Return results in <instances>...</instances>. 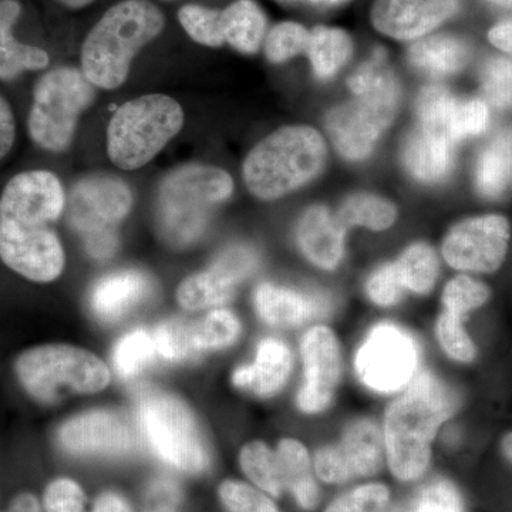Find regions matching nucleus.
Here are the masks:
<instances>
[{
	"label": "nucleus",
	"instance_id": "f257e3e1",
	"mask_svg": "<svg viewBox=\"0 0 512 512\" xmlns=\"http://www.w3.org/2000/svg\"><path fill=\"white\" fill-rule=\"evenodd\" d=\"M456 410L453 393L429 370H421L384 417L387 463L397 480L414 481L430 464L431 443L441 424Z\"/></svg>",
	"mask_w": 512,
	"mask_h": 512
},
{
	"label": "nucleus",
	"instance_id": "f03ea898",
	"mask_svg": "<svg viewBox=\"0 0 512 512\" xmlns=\"http://www.w3.org/2000/svg\"><path fill=\"white\" fill-rule=\"evenodd\" d=\"M348 84L355 99L330 111L326 128L333 146L346 160L360 161L370 156L383 131L392 124L399 109L400 89L382 49L357 67Z\"/></svg>",
	"mask_w": 512,
	"mask_h": 512
},
{
	"label": "nucleus",
	"instance_id": "7ed1b4c3",
	"mask_svg": "<svg viewBox=\"0 0 512 512\" xmlns=\"http://www.w3.org/2000/svg\"><path fill=\"white\" fill-rule=\"evenodd\" d=\"M163 12L148 0L111 6L82 47V72L97 89H119L137 53L163 32Z\"/></svg>",
	"mask_w": 512,
	"mask_h": 512
},
{
	"label": "nucleus",
	"instance_id": "20e7f679",
	"mask_svg": "<svg viewBox=\"0 0 512 512\" xmlns=\"http://www.w3.org/2000/svg\"><path fill=\"white\" fill-rule=\"evenodd\" d=\"M234 181L222 168L190 164L168 174L160 185L157 224L161 237L184 248L204 234L215 207L231 197Z\"/></svg>",
	"mask_w": 512,
	"mask_h": 512
},
{
	"label": "nucleus",
	"instance_id": "39448f33",
	"mask_svg": "<svg viewBox=\"0 0 512 512\" xmlns=\"http://www.w3.org/2000/svg\"><path fill=\"white\" fill-rule=\"evenodd\" d=\"M325 161V141L313 128H279L248 154L245 184L259 200H276L308 184Z\"/></svg>",
	"mask_w": 512,
	"mask_h": 512
},
{
	"label": "nucleus",
	"instance_id": "423d86ee",
	"mask_svg": "<svg viewBox=\"0 0 512 512\" xmlns=\"http://www.w3.org/2000/svg\"><path fill=\"white\" fill-rule=\"evenodd\" d=\"M15 372L25 392L42 404H56L73 394L101 392L111 379L109 367L92 352L60 343L20 353Z\"/></svg>",
	"mask_w": 512,
	"mask_h": 512
},
{
	"label": "nucleus",
	"instance_id": "0eeeda50",
	"mask_svg": "<svg viewBox=\"0 0 512 512\" xmlns=\"http://www.w3.org/2000/svg\"><path fill=\"white\" fill-rule=\"evenodd\" d=\"M183 126V107L173 97L148 94L127 101L111 117L107 128L111 163L126 171L144 167Z\"/></svg>",
	"mask_w": 512,
	"mask_h": 512
},
{
	"label": "nucleus",
	"instance_id": "6e6552de",
	"mask_svg": "<svg viewBox=\"0 0 512 512\" xmlns=\"http://www.w3.org/2000/svg\"><path fill=\"white\" fill-rule=\"evenodd\" d=\"M137 421L148 446L168 466L202 474L211 466L210 451L190 407L161 390H147L137 400Z\"/></svg>",
	"mask_w": 512,
	"mask_h": 512
},
{
	"label": "nucleus",
	"instance_id": "1a4fd4ad",
	"mask_svg": "<svg viewBox=\"0 0 512 512\" xmlns=\"http://www.w3.org/2000/svg\"><path fill=\"white\" fill-rule=\"evenodd\" d=\"M96 86L82 70L57 67L40 77L28 119L30 140L50 153L72 146L80 116L96 99Z\"/></svg>",
	"mask_w": 512,
	"mask_h": 512
},
{
	"label": "nucleus",
	"instance_id": "9d476101",
	"mask_svg": "<svg viewBox=\"0 0 512 512\" xmlns=\"http://www.w3.org/2000/svg\"><path fill=\"white\" fill-rule=\"evenodd\" d=\"M420 349L406 330L379 323L357 350L355 367L360 382L379 393L402 390L419 372Z\"/></svg>",
	"mask_w": 512,
	"mask_h": 512
},
{
	"label": "nucleus",
	"instance_id": "9b49d317",
	"mask_svg": "<svg viewBox=\"0 0 512 512\" xmlns=\"http://www.w3.org/2000/svg\"><path fill=\"white\" fill-rule=\"evenodd\" d=\"M386 448L382 430L372 420L350 424L335 446L323 447L313 458L316 476L326 484H345L372 477L383 466Z\"/></svg>",
	"mask_w": 512,
	"mask_h": 512
},
{
	"label": "nucleus",
	"instance_id": "f8f14e48",
	"mask_svg": "<svg viewBox=\"0 0 512 512\" xmlns=\"http://www.w3.org/2000/svg\"><path fill=\"white\" fill-rule=\"evenodd\" d=\"M0 258L16 274L37 284H49L62 275L66 255L49 225H20L0 221Z\"/></svg>",
	"mask_w": 512,
	"mask_h": 512
},
{
	"label": "nucleus",
	"instance_id": "ddd939ff",
	"mask_svg": "<svg viewBox=\"0 0 512 512\" xmlns=\"http://www.w3.org/2000/svg\"><path fill=\"white\" fill-rule=\"evenodd\" d=\"M510 242V224L500 215L470 218L448 232L443 256L451 268L466 272L497 271Z\"/></svg>",
	"mask_w": 512,
	"mask_h": 512
},
{
	"label": "nucleus",
	"instance_id": "4468645a",
	"mask_svg": "<svg viewBox=\"0 0 512 512\" xmlns=\"http://www.w3.org/2000/svg\"><path fill=\"white\" fill-rule=\"evenodd\" d=\"M66 194L50 171H25L15 175L0 195V221L20 225H49L59 220Z\"/></svg>",
	"mask_w": 512,
	"mask_h": 512
},
{
	"label": "nucleus",
	"instance_id": "2eb2a0df",
	"mask_svg": "<svg viewBox=\"0 0 512 512\" xmlns=\"http://www.w3.org/2000/svg\"><path fill=\"white\" fill-rule=\"evenodd\" d=\"M303 382L298 406L303 413L316 414L328 409L342 375V356L335 333L326 326H315L301 340Z\"/></svg>",
	"mask_w": 512,
	"mask_h": 512
},
{
	"label": "nucleus",
	"instance_id": "dca6fc26",
	"mask_svg": "<svg viewBox=\"0 0 512 512\" xmlns=\"http://www.w3.org/2000/svg\"><path fill=\"white\" fill-rule=\"evenodd\" d=\"M258 256L251 248L232 247L210 268L185 279L177 291L178 303L188 311L217 308L231 301L238 286L254 274Z\"/></svg>",
	"mask_w": 512,
	"mask_h": 512
},
{
	"label": "nucleus",
	"instance_id": "f3484780",
	"mask_svg": "<svg viewBox=\"0 0 512 512\" xmlns=\"http://www.w3.org/2000/svg\"><path fill=\"white\" fill-rule=\"evenodd\" d=\"M57 443L80 457H120L136 447L130 424L119 413L93 410L74 416L57 430Z\"/></svg>",
	"mask_w": 512,
	"mask_h": 512
},
{
	"label": "nucleus",
	"instance_id": "a211bd4d",
	"mask_svg": "<svg viewBox=\"0 0 512 512\" xmlns=\"http://www.w3.org/2000/svg\"><path fill=\"white\" fill-rule=\"evenodd\" d=\"M133 207V194L113 177H89L74 185L69 198V220L84 237L113 231Z\"/></svg>",
	"mask_w": 512,
	"mask_h": 512
},
{
	"label": "nucleus",
	"instance_id": "6ab92c4d",
	"mask_svg": "<svg viewBox=\"0 0 512 512\" xmlns=\"http://www.w3.org/2000/svg\"><path fill=\"white\" fill-rule=\"evenodd\" d=\"M460 8V0H376L372 22L383 35L417 39L439 28Z\"/></svg>",
	"mask_w": 512,
	"mask_h": 512
},
{
	"label": "nucleus",
	"instance_id": "aec40b11",
	"mask_svg": "<svg viewBox=\"0 0 512 512\" xmlns=\"http://www.w3.org/2000/svg\"><path fill=\"white\" fill-rule=\"evenodd\" d=\"M346 225L339 215L325 207H312L302 215L296 228V242L306 259L332 271L345 256Z\"/></svg>",
	"mask_w": 512,
	"mask_h": 512
},
{
	"label": "nucleus",
	"instance_id": "412c9836",
	"mask_svg": "<svg viewBox=\"0 0 512 512\" xmlns=\"http://www.w3.org/2000/svg\"><path fill=\"white\" fill-rule=\"evenodd\" d=\"M153 284L144 272L126 269L103 276L90 292V308L101 322H119L146 301Z\"/></svg>",
	"mask_w": 512,
	"mask_h": 512
},
{
	"label": "nucleus",
	"instance_id": "4be33fe9",
	"mask_svg": "<svg viewBox=\"0 0 512 512\" xmlns=\"http://www.w3.org/2000/svg\"><path fill=\"white\" fill-rule=\"evenodd\" d=\"M292 372V353L282 340L266 338L256 348L254 363L238 367L232 383L255 396H275L288 382Z\"/></svg>",
	"mask_w": 512,
	"mask_h": 512
},
{
	"label": "nucleus",
	"instance_id": "5701e85b",
	"mask_svg": "<svg viewBox=\"0 0 512 512\" xmlns=\"http://www.w3.org/2000/svg\"><path fill=\"white\" fill-rule=\"evenodd\" d=\"M454 141L441 131L419 126L407 138L403 163L423 183H440L454 164Z\"/></svg>",
	"mask_w": 512,
	"mask_h": 512
},
{
	"label": "nucleus",
	"instance_id": "b1692460",
	"mask_svg": "<svg viewBox=\"0 0 512 512\" xmlns=\"http://www.w3.org/2000/svg\"><path fill=\"white\" fill-rule=\"evenodd\" d=\"M259 318L271 326H299L318 318L328 306L319 296L274 284L259 285L254 295Z\"/></svg>",
	"mask_w": 512,
	"mask_h": 512
},
{
	"label": "nucleus",
	"instance_id": "393cba45",
	"mask_svg": "<svg viewBox=\"0 0 512 512\" xmlns=\"http://www.w3.org/2000/svg\"><path fill=\"white\" fill-rule=\"evenodd\" d=\"M22 15L18 0H0V80H13L20 74L49 66L50 57L40 47L19 42L13 28Z\"/></svg>",
	"mask_w": 512,
	"mask_h": 512
},
{
	"label": "nucleus",
	"instance_id": "a878e982",
	"mask_svg": "<svg viewBox=\"0 0 512 512\" xmlns=\"http://www.w3.org/2000/svg\"><path fill=\"white\" fill-rule=\"evenodd\" d=\"M275 454L284 493H291L303 510H313L319 503V488L308 450L299 441L284 439L279 441Z\"/></svg>",
	"mask_w": 512,
	"mask_h": 512
},
{
	"label": "nucleus",
	"instance_id": "bb28decb",
	"mask_svg": "<svg viewBox=\"0 0 512 512\" xmlns=\"http://www.w3.org/2000/svg\"><path fill=\"white\" fill-rule=\"evenodd\" d=\"M407 59L419 72L443 77L460 72L467 66L471 59V47L460 37L429 36L410 47Z\"/></svg>",
	"mask_w": 512,
	"mask_h": 512
},
{
	"label": "nucleus",
	"instance_id": "cd10ccee",
	"mask_svg": "<svg viewBox=\"0 0 512 512\" xmlns=\"http://www.w3.org/2000/svg\"><path fill=\"white\" fill-rule=\"evenodd\" d=\"M221 32L229 46L245 55H254L265 39L264 12L254 0H237L221 10Z\"/></svg>",
	"mask_w": 512,
	"mask_h": 512
},
{
	"label": "nucleus",
	"instance_id": "c85d7f7f",
	"mask_svg": "<svg viewBox=\"0 0 512 512\" xmlns=\"http://www.w3.org/2000/svg\"><path fill=\"white\" fill-rule=\"evenodd\" d=\"M512 180V131L497 134L481 151L476 168V185L481 195L497 198Z\"/></svg>",
	"mask_w": 512,
	"mask_h": 512
},
{
	"label": "nucleus",
	"instance_id": "c756f323",
	"mask_svg": "<svg viewBox=\"0 0 512 512\" xmlns=\"http://www.w3.org/2000/svg\"><path fill=\"white\" fill-rule=\"evenodd\" d=\"M352 52V39L345 30L319 26L311 32L306 55L311 59L316 76L326 80L349 62Z\"/></svg>",
	"mask_w": 512,
	"mask_h": 512
},
{
	"label": "nucleus",
	"instance_id": "7c9ffc66",
	"mask_svg": "<svg viewBox=\"0 0 512 512\" xmlns=\"http://www.w3.org/2000/svg\"><path fill=\"white\" fill-rule=\"evenodd\" d=\"M394 266L406 291L426 295L436 285L439 259L429 245H412L394 262Z\"/></svg>",
	"mask_w": 512,
	"mask_h": 512
},
{
	"label": "nucleus",
	"instance_id": "2f4dec72",
	"mask_svg": "<svg viewBox=\"0 0 512 512\" xmlns=\"http://www.w3.org/2000/svg\"><path fill=\"white\" fill-rule=\"evenodd\" d=\"M242 326L237 316L227 309H215L204 319L191 323V340L200 356L210 350L229 348L241 336Z\"/></svg>",
	"mask_w": 512,
	"mask_h": 512
},
{
	"label": "nucleus",
	"instance_id": "473e14b6",
	"mask_svg": "<svg viewBox=\"0 0 512 512\" xmlns=\"http://www.w3.org/2000/svg\"><path fill=\"white\" fill-rule=\"evenodd\" d=\"M158 357L153 332L134 329L124 335L113 349V365L123 379H131L153 365Z\"/></svg>",
	"mask_w": 512,
	"mask_h": 512
},
{
	"label": "nucleus",
	"instance_id": "72a5a7b5",
	"mask_svg": "<svg viewBox=\"0 0 512 512\" xmlns=\"http://www.w3.org/2000/svg\"><path fill=\"white\" fill-rule=\"evenodd\" d=\"M239 464L245 476L249 478L269 497L279 498L284 495L281 478H279L276 454L262 441H254L242 448L239 454Z\"/></svg>",
	"mask_w": 512,
	"mask_h": 512
},
{
	"label": "nucleus",
	"instance_id": "f704fd0d",
	"mask_svg": "<svg viewBox=\"0 0 512 512\" xmlns=\"http://www.w3.org/2000/svg\"><path fill=\"white\" fill-rule=\"evenodd\" d=\"M396 208L392 202L369 194H356L342 205L339 218L348 227H365L372 231H383L396 221Z\"/></svg>",
	"mask_w": 512,
	"mask_h": 512
},
{
	"label": "nucleus",
	"instance_id": "c9c22d12",
	"mask_svg": "<svg viewBox=\"0 0 512 512\" xmlns=\"http://www.w3.org/2000/svg\"><path fill=\"white\" fill-rule=\"evenodd\" d=\"M178 20L194 42L208 47L225 45L221 32V10L185 5L178 12Z\"/></svg>",
	"mask_w": 512,
	"mask_h": 512
},
{
	"label": "nucleus",
	"instance_id": "e433bc0d",
	"mask_svg": "<svg viewBox=\"0 0 512 512\" xmlns=\"http://www.w3.org/2000/svg\"><path fill=\"white\" fill-rule=\"evenodd\" d=\"M158 357L177 363L197 357L191 340V322L171 319L158 325L153 332Z\"/></svg>",
	"mask_w": 512,
	"mask_h": 512
},
{
	"label": "nucleus",
	"instance_id": "4c0bfd02",
	"mask_svg": "<svg viewBox=\"0 0 512 512\" xmlns=\"http://www.w3.org/2000/svg\"><path fill=\"white\" fill-rule=\"evenodd\" d=\"M463 322V316L443 309L436 323V336L448 357L456 362L470 363L476 359L477 349Z\"/></svg>",
	"mask_w": 512,
	"mask_h": 512
},
{
	"label": "nucleus",
	"instance_id": "58836bf2",
	"mask_svg": "<svg viewBox=\"0 0 512 512\" xmlns=\"http://www.w3.org/2000/svg\"><path fill=\"white\" fill-rule=\"evenodd\" d=\"M457 97L443 86H427L421 90L416 109L420 126L441 131L446 134L451 113L456 106ZM450 137V136H448Z\"/></svg>",
	"mask_w": 512,
	"mask_h": 512
},
{
	"label": "nucleus",
	"instance_id": "ea45409f",
	"mask_svg": "<svg viewBox=\"0 0 512 512\" xmlns=\"http://www.w3.org/2000/svg\"><path fill=\"white\" fill-rule=\"evenodd\" d=\"M490 299V289L467 275H458L448 282L443 292L444 311L466 318L468 313L481 308Z\"/></svg>",
	"mask_w": 512,
	"mask_h": 512
},
{
	"label": "nucleus",
	"instance_id": "a19ab883",
	"mask_svg": "<svg viewBox=\"0 0 512 512\" xmlns=\"http://www.w3.org/2000/svg\"><path fill=\"white\" fill-rule=\"evenodd\" d=\"M309 37H311V32H308L299 23H279L266 36V57L269 62L284 63L292 57L302 55L308 50Z\"/></svg>",
	"mask_w": 512,
	"mask_h": 512
},
{
	"label": "nucleus",
	"instance_id": "79ce46f5",
	"mask_svg": "<svg viewBox=\"0 0 512 512\" xmlns=\"http://www.w3.org/2000/svg\"><path fill=\"white\" fill-rule=\"evenodd\" d=\"M407 512H466L456 485L446 478H436L420 488Z\"/></svg>",
	"mask_w": 512,
	"mask_h": 512
},
{
	"label": "nucleus",
	"instance_id": "37998d69",
	"mask_svg": "<svg viewBox=\"0 0 512 512\" xmlns=\"http://www.w3.org/2000/svg\"><path fill=\"white\" fill-rule=\"evenodd\" d=\"M218 494L225 512H281L268 495L241 481H224Z\"/></svg>",
	"mask_w": 512,
	"mask_h": 512
},
{
	"label": "nucleus",
	"instance_id": "c03bdc74",
	"mask_svg": "<svg viewBox=\"0 0 512 512\" xmlns=\"http://www.w3.org/2000/svg\"><path fill=\"white\" fill-rule=\"evenodd\" d=\"M488 126V107L480 99H457L447 133L454 143L468 137L480 136Z\"/></svg>",
	"mask_w": 512,
	"mask_h": 512
},
{
	"label": "nucleus",
	"instance_id": "a18cd8bd",
	"mask_svg": "<svg viewBox=\"0 0 512 512\" xmlns=\"http://www.w3.org/2000/svg\"><path fill=\"white\" fill-rule=\"evenodd\" d=\"M390 507V490L384 484H365L340 495L325 512H386Z\"/></svg>",
	"mask_w": 512,
	"mask_h": 512
},
{
	"label": "nucleus",
	"instance_id": "49530a36",
	"mask_svg": "<svg viewBox=\"0 0 512 512\" xmlns=\"http://www.w3.org/2000/svg\"><path fill=\"white\" fill-rule=\"evenodd\" d=\"M481 84L485 97L495 107L512 106V60L494 57L484 64Z\"/></svg>",
	"mask_w": 512,
	"mask_h": 512
},
{
	"label": "nucleus",
	"instance_id": "de8ad7c7",
	"mask_svg": "<svg viewBox=\"0 0 512 512\" xmlns=\"http://www.w3.org/2000/svg\"><path fill=\"white\" fill-rule=\"evenodd\" d=\"M45 512H86V494L76 481L56 478L43 494Z\"/></svg>",
	"mask_w": 512,
	"mask_h": 512
},
{
	"label": "nucleus",
	"instance_id": "09e8293b",
	"mask_svg": "<svg viewBox=\"0 0 512 512\" xmlns=\"http://www.w3.org/2000/svg\"><path fill=\"white\" fill-rule=\"evenodd\" d=\"M406 292L402 281H400L399 274H397L394 262L393 264L380 266V268L373 272L372 276L367 279V296H369L370 301L376 303L377 306L389 308V306L396 305V303L402 301Z\"/></svg>",
	"mask_w": 512,
	"mask_h": 512
},
{
	"label": "nucleus",
	"instance_id": "8fccbe9b",
	"mask_svg": "<svg viewBox=\"0 0 512 512\" xmlns=\"http://www.w3.org/2000/svg\"><path fill=\"white\" fill-rule=\"evenodd\" d=\"M181 491L170 480H157L148 488L143 512H180Z\"/></svg>",
	"mask_w": 512,
	"mask_h": 512
},
{
	"label": "nucleus",
	"instance_id": "3c124183",
	"mask_svg": "<svg viewBox=\"0 0 512 512\" xmlns=\"http://www.w3.org/2000/svg\"><path fill=\"white\" fill-rule=\"evenodd\" d=\"M16 140V121L8 101L0 96V158L8 156Z\"/></svg>",
	"mask_w": 512,
	"mask_h": 512
},
{
	"label": "nucleus",
	"instance_id": "603ef678",
	"mask_svg": "<svg viewBox=\"0 0 512 512\" xmlns=\"http://www.w3.org/2000/svg\"><path fill=\"white\" fill-rule=\"evenodd\" d=\"M87 251L96 259H107L116 252L117 237L114 231L97 232L86 237Z\"/></svg>",
	"mask_w": 512,
	"mask_h": 512
},
{
	"label": "nucleus",
	"instance_id": "864d4df0",
	"mask_svg": "<svg viewBox=\"0 0 512 512\" xmlns=\"http://www.w3.org/2000/svg\"><path fill=\"white\" fill-rule=\"evenodd\" d=\"M92 512H133L126 498L114 491H106L96 498Z\"/></svg>",
	"mask_w": 512,
	"mask_h": 512
},
{
	"label": "nucleus",
	"instance_id": "5fc2aeb1",
	"mask_svg": "<svg viewBox=\"0 0 512 512\" xmlns=\"http://www.w3.org/2000/svg\"><path fill=\"white\" fill-rule=\"evenodd\" d=\"M488 39L503 52L512 53V20L494 26L488 33Z\"/></svg>",
	"mask_w": 512,
	"mask_h": 512
},
{
	"label": "nucleus",
	"instance_id": "6e6d98bb",
	"mask_svg": "<svg viewBox=\"0 0 512 512\" xmlns=\"http://www.w3.org/2000/svg\"><path fill=\"white\" fill-rule=\"evenodd\" d=\"M6 512H42L39 500L30 493L19 494Z\"/></svg>",
	"mask_w": 512,
	"mask_h": 512
},
{
	"label": "nucleus",
	"instance_id": "4d7b16f0",
	"mask_svg": "<svg viewBox=\"0 0 512 512\" xmlns=\"http://www.w3.org/2000/svg\"><path fill=\"white\" fill-rule=\"evenodd\" d=\"M501 450H503L504 457L512 464V433H508L501 441Z\"/></svg>",
	"mask_w": 512,
	"mask_h": 512
},
{
	"label": "nucleus",
	"instance_id": "13d9d810",
	"mask_svg": "<svg viewBox=\"0 0 512 512\" xmlns=\"http://www.w3.org/2000/svg\"><path fill=\"white\" fill-rule=\"evenodd\" d=\"M59 2L69 9H82L89 6L90 3L94 2V0H59Z\"/></svg>",
	"mask_w": 512,
	"mask_h": 512
},
{
	"label": "nucleus",
	"instance_id": "bf43d9fd",
	"mask_svg": "<svg viewBox=\"0 0 512 512\" xmlns=\"http://www.w3.org/2000/svg\"><path fill=\"white\" fill-rule=\"evenodd\" d=\"M493 3H497L500 6H507V8H512V0H491Z\"/></svg>",
	"mask_w": 512,
	"mask_h": 512
}]
</instances>
